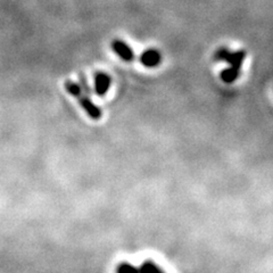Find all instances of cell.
<instances>
[{
  "label": "cell",
  "instance_id": "6da1fadb",
  "mask_svg": "<svg viewBox=\"0 0 273 273\" xmlns=\"http://www.w3.org/2000/svg\"><path fill=\"white\" fill-rule=\"evenodd\" d=\"M65 89L69 92V94L78 98L79 104L83 107V110L87 112V114H88L91 118H94V120H100L101 114H102L101 110L90 100L89 97H87L85 95L83 90H81L80 87L76 85L75 82H72L70 80L66 81Z\"/></svg>",
  "mask_w": 273,
  "mask_h": 273
},
{
  "label": "cell",
  "instance_id": "7a4b0ae2",
  "mask_svg": "<svg viewBox=\"0 0 273 273\" xmlns=\"http://www.w3.org/2000/svg\"><path fill=\"white\" fill-rule=\"evenodd\" d=\"M112 47H113V49H114L115 53L120 56L123 60L132 61L133 58H135L133 50L130 48V46L124 43V41L114 40L112 44Z\"/></svg>",
  "mask_w": 273,
  "mask_h": 273
},
{
  "label": "cell",
  "instance_id": "3957f363",
  "mask_svg": "<svg viewBox=\"0 0 273 273\" xmlns=\"http://www.w3.org/2000/svg\"><path fill=\"white\" fill-rule=\"evenodd\" d=\"M162 60L161 53L156 49H148L143 51L140 56V61L142 65H145L146 68H155V66L159 65Z\"/></svg>",
  "mask_w": 273,
  "mask_h": 273
},
{
  "label": "cell",
  "instance_id": "277c9868",
  "mask_svg": "<svg viewBox=\"0 0 273 273\" xmlns=\"http://www.w3.org/2000/svg\"><path fill=\"white\" fill-rule=\"evenodd\" d=\"M111 87V78L104 72H97L95 75V89L96 94L104 96Z\"/></svg>",
  "mask_w": 273,
  "mask_h": 273
},
{
  "label": "cell",
  "instance_id": "5b68a950",
  "mask_svg": "<svg viewBox=\"0 0 273 273\" xmlns=\"http://www.w3.org/2000/svg\"><path fill=\"white\" fill-rule=\"evenodd\" d=\"M245 57H246V53L244 50H238V51H230L229 50V53H228V55H226L224 61L230 64V66H234V68L240 69Z\"/></svg>",
  "mask_w": 273,
  "mask_h": 273
},
{
  "label": "cell",
  "instance_id": "8992f818",
  "mask_svg": "<svg viewBox=\"0 0 273 273\" xmlns=\"http://www.w3.org/2000/svg\"><path fill=\"white\" fill-rule=\"evenodd\" d=\"M239 76H240V69L234 68V66L224 69L220 74L221 80L225 82V83H233V82H235Z\"/></svg>",
  "mask_w": 273,
  "mask_h": 273
},
{
  "label": "cell",
  "instance_id": "52a82bcc",
  "mask_svg": "<svg viewBox=\"0 0 273 273\" xmlns=\"http://www.w3.org/2000/svg\"><path fill=\"white\" fill-rule=\"evenodd\" d=\"M138 269L139 273H164L155 263H153L151 261L143 262L142 265L138 267Z\"/></svg>",
  "mask_w": 273,
  "mask_h": 273
},
{
  "label": "cell",
  "instance_id": "ba28073f",
  "mask_svg": "<svg viewBox=\"0 0 273 273\" xmlns=\"http://www.w3.org/2000/svg\"><path fill=\"white\" fill-rule=\"evenodd\" d=\"M117 273H139V269L129 263H122L117 267Z\"/></svg>",
  "mask_w": 273,
  "mask_h": 273
}]
</instances>
